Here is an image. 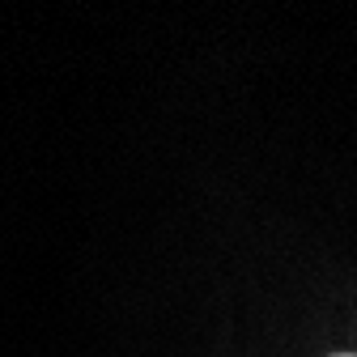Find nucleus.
I'll list each match as a JSON object with an SVG mask.
<instances>
[{"mask_svg": "<svg viewBox=\"0 0 357 357\" xmlns=\"http://www.w3.org/2000/svg\"><path fill=\"white\" fill-rule=\"evenodd\" d=\"M332 357H357V353H332Z\"/></svg>", "mask_w": 357, "mask_h": 357, "instance_id": "1", "label": "nucleus"}]
</instances>
